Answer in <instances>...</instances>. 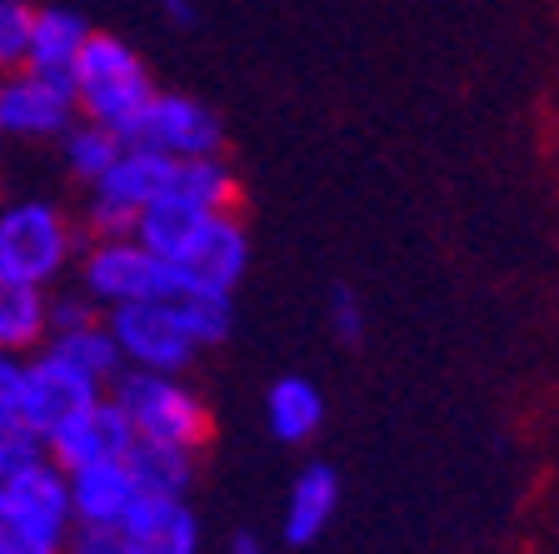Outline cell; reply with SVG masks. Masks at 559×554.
<instances>
[{"instance_id":"1","label":"cell","mask_w":559,"mask_h":554,"mask_svg":"<svg viewBox=\"0 0 559 554\" xmlns=\"http://www.w3.org/2000/svg\"><path fill=\"white\" fill-rule=\"evenodd\" d=\"M70 95H75V110H85L91 126H105V130H116V135H126L130 120L151 105L155 85L126 40L91 31L81 60H75V75H70Z\"/></svg>"},{"instance_id":"2","label":"cell","mask_w":559,"mask_h":554,"mask_svg":"<svg viewBox=\"0 0 559 554\" xmlns=\"http://www.w3.org/2000/svg\"><path fill=\"white\" fill-rule=\"evenodd\" d=\"M110 400H116L120 415L130 420L135 439H155V445H175V450L195 455L210 435V410L200 404V394L186 390L175 375L120 369Z\"/></svg>"},{"instance_id":"3","label":"cell","mask_w":559,"mask_h":554,"mask_svg":"<svg viewBox=\"0 0 559 554\" xmlns=\"http://www.w3.org/2000/svg\"><path fill=\"white\" fill-rule=\"evenodd\" d=\"M70 250H75V235L56 205L21 200V205L0 210V266L11 275L46 290L70 266Z\"/></svg>"},{"instance_id":"4","label":"cell","mask_w":559,"mask_h":554,"mask_svg":"<svg viewBox=\"0 0 559 554\" xmlns=\"http://www.w3.org/2000/svg\"><path fill=\"white\" fill-rule=\"evenodd\" d=\"M126 145H145V151H160L170 161H205V155H221L225 130L221 116L210 105L190 101V95H151V105L140 110L126 126Z\"/></svg>"},{"instance_id":"5","label":"cell","mask_w":559,"mask_h":554,"mask_svg":"<svg viewBox=\"0 0 559 554\" xmlns=\"http://www.w3.org/2000/svg\"><path fill=\"white\" fill-rule=\"evenodd\" d=\"M110 340H116L120 359L145 375H180L195 355V340L186 335V325L175 320L170 305L145 300V305H116L105 320Z\"/></svg>"},{"instance_id":"6","label":"cell","mask_w":559,"mask_h":554,"mask_svg":"<svg viewBox=\"0 0 559 554\" xmlns=\"http://www.w3.org/2000/svg\"><path fill=\"white\" fill-rule=\"evenodd\" d=\"M180 270L155 260L145 245L135 240H100L85 255V290L100 305H145V300H165L175 290Z\"/></svg>"},{"instance_id":"7","label":"cell","mask_w":559,"mask_h":554,"mask_svg":"<svg viewBox=\"0 0 559 554\" xmlns=\"http://www.w3.org/2000/svg\"><path fill=\"white\" fill-rule=\"evenodd\" d=\"M130 445H135V429L120 415V404L110 394H100L95 404H85L81 415H70L56 435L46 439V455L60 464L66 474L91 470V464H110L126 460Z\"/></svg>"},{"instance_id":"8","label":"cell","mask_w":559,"mask_h":554,"mask_svg":"<svg viewBox=\"0 0 559 554\" xmlns=\"http://www.w3.org/2000/svg\"><path fill=\"white\" fill-rule=\"evenodd\" d=\"M95 400H100V385H95L91 375H81L75 365L56 359L50 350L46 355H35V359H25V380H21V400H15V410H21L46 439L56 435L70 415H81L85 404H95Z\"/></svg>"},{"instance_id":"9","label":"cell","mask_w":559,"mask_h":554,"mask_svg":"<svg viewBox=\"0 0 559 554\" xmlns=\"http://www.w3.org/2000/svg\"><path fill=\"white\" fill-rule=\"evenodd\" d=\"M70 116H75V95L66 85L35 75V70H5L0 75V135H66Z\"/></svg>"},{"instance_id":"10","label":"cell","mask_w":559,"mask_h":554,"mask_svg":"<svg viewBox=\"0 0 559 554\" xmlns=\"http://www.w3.org/2000/svg\"><path fill=\"white\" fill-rule=\"evenodd\" d=\"M210 220H215V210L195 205V200L160 196V200H151V205L135 215V235H130V240L145 245L155 260H165V266L186 270L190 255H195V245L205 240Z\"/></svg>"},{"instance_id":"11","label":"cell","mask_w":559,"mask_h":554,"mask_svg":"<svg viewBox=\"0 0 559 554\" xmlns=\"http://www.w3.org/2000/svg\"><path fill=\"white\" fill-rule=\"evenodd\" d=\"M120 554H200V524L186 499L140 495L135 509L116 524Z\"/></svg>"},{"instance_id":"12","label":"cell","mask_w":559,"mask_h":554,"mask_svg":"<svg viewBox=\"0 0 559 554\" xmlns=\"http://www.w3.org/2000/svg\"><path fill=\"white\" fill-rule=\"evenodd\" d=\"M70 480V524H100V530H116L140 499V485L130 474L126 460L110 464H91V470L66 474Z\"/></svg>"},{"instance_id":"13","label":"cell","mask_w":559,"mask_h":554,"mask_svg":"<svg viewBox=\"0 0 559 554\" xmlns=\"http://www.w3.org/2000/svg\"><path fill=\"white\" fill-rule=\"evenodd\" d=\"M85 40H91V25L81 21L66 5H50V11H31V40H25V70L46 75V81L66 85L75 75V60H81Z\"/></svg>"},{"instance_id":"14","label":"cell","mask_w":559,"mask_h":554,"mask_svg":"<svg viewBox=\"0 0 559 554\" xmlns=\"http://www.w3.org/2000/svg\"><path fill=\"white\" fill-rule=\"evenodd\" d=\"M170 175H175V161L160 151H145V145H126L116 155V165L91 185L95 196L91 200H105V205H120L130 215L151 205V200L170 196Z\"/></svg>"},{"instance_id":"15","label":"cell","mask_w":559,"mask_h":554,"mask_svg":"<svg viewBox=\"0 0 559 554\" xmlns=\"http://www.w3.org/2000/svg\"><path fill=\"white\" fill-rule=\"evenodd\" d=\"M340 509V474L330 464H305L285 499V544H314Z\"/></svg>"},{"instance_id":"16","label":"cell","mask_w":559,"mask_h":554,"mask_svg":"<svg viewBox=\"0 0 559 554\" xmlns=\"http://www.w3.org/2000/svg\"><path fill=\"white\" fill-rule=\"evenodd\" d=\"M160 305H170L175 320L186 325V335L200 345H221L225 335H230V325H235V305H230V290H215L205 285V280L195 275H175V290L165 295Z\"/></svg>"},{"instance_id":"17","label":"cell","mask_w":559,"mask_h":554,"mask_svg":"<svg viewBox=\"0 0 559 554\" xmlns=\"http://www.w3.org/2000/svg\"><path fill=\"white\" fill-rule=\"evenodd\" d=\"M5 495H11L15 505L40 524V530L56 534V540H66L70 534V480H66V470H60L50 455L40 464H31L25 474L5 480Z\"/></svg>"},{"instance_id":"18","label":"cell","mask_w":559,"mask_h":554,"mask_svg":"<svg viewBox=\"0 0 559 554\" xmlns=\"http://www.w3.org/2000/svg\"><path fill=\"white\" fill-rule=\"evenodd\" d=\"M245 266H250V235H245V225L230 210V215L210 220V231H205V240L195 245V255H190L186 275L205 280V285H215V290H235Z\"/></svg>"},{"instance_id":"19","label":"cell","mask_w":559,"mask_h":554,"mask_svg":"<svg viewBox=\"0 0 559 554\" xmlns=\"http://www.w3.org/2000/svg\"><path fill=\"white\" fill-rule=\"evenodd\" d=\"M265 420L280 445H305L325 425V394H320V385L300 380V375H285L265 394Z\"/></svg>"},{"instance_id":"20","label":"cell","mask_w":559,"mask_h":554,"mask_svg":"<svg viewBox=\"0 0 559 554\" xmlns=\"http://www.w3.org/2000/svg\"><path fill=\"white\" fill-rule=\"evenodd\" d=\"M46 290L0 266V350L25 355V350L40 345L46 340Z\"/></svg>"},{"instance_id":"21","label":"cell","mask_w":559,"mask_h":554,"mask_svg":"<svg viewBox=\"0 0 559 554\" xmlns=\"http://www.w3.org/2000/svg\"><path fill=\"white\" fill-rule=\"evenodd\" d=\"M126 464L135 474L140 495H151V499H186L190 474H195V455L175 450V445H155V439H135Z\"/></svg>"},{"instance_id":"22","label":"cell","mask_w":559,"mask_h":554,"mask_svg":"<svg viewBox=\"0 0 559 554\" xmlns=\"http://www.w3.org/2000/svg\"><path fill=\"white\" fill-rule=\"evenodd\" d=\"M50 355L66 359V365H75L81 375H91L95 385L116 380L120 369H126V359H120V350H116V340H110V330H105V320H91V325H75V330L50 335Z\"/></svg>"},{"instance_id":"23","label":"cell","mask_w":559,"mask_h":554,"mask_svg":"<svg viewBox=\"0 0 559 554\" xmlns=\"http://www.w3.org/2000/svg\"><path fill=\"white\" fill-rule=\"evenodd\" d=\"M170 196H186L195 205L215 210V215H230L235 200H240V180L221 155H205V161H175L170 175Z\"/></svg>"},{"instance_id":"24","label":"cell","mask_w":559,"mask_h":554,"mask_svg":"<svg viewBox=\"0 0 559 554\" xmlns=\"http://www.w3.org/2000/svg\"><path fill=\"white\" fill-rule=\"evenodd\" d=\"M126 151V140L116 135V130L105 126H91V120H81V126H66V165L75 170V180L95 185L110 165H116V155Z\"/></svg>"},{"instance_id":"25","label":"cell","mask_w":559,"mask_h":554,"mask_svg":"<svg viewBox=\"0 0 559 554\" xmlns=\"http://www.w3.org/2000/svg\"><path fill=\"white\" fill-rule=\"evenodd\" d=\"M46 460V435L21 415V410H0V485L25 474L31 464Z\"/></svg>"},{"instance_id":"26","label":"cell","mask_w":559,"mask_h":554,"mask_svg":"<svg viewBox=\"0 0 559 554\" xmlns=\"http://www.w3.org/2000/svg\"><path fill=\"white\" fill-rule=\"evenodd\" d=\"M0 554H66V540L40 530V524L5 495V485H0Z\"/></svg>"},{"instance_id":"27","label":"cell","mask_w":559,"mask_h":554,"mask_svg":"<svg viewBox=\"0 0 559 554\" xmlns=\"http://www.w3.org/2000/svg\"><path fill=\"white\" fill-rule=\"evenodd\" d=\"M25 40H31V5L0 0V75L25 66Z\"/></svg>"},{"instance_id":"28","label":"cell","mask_w":559,"mask_h":554,"mask_svg":"<svg viewBox=\"0 0 559 554\" xmlns=\"http://www.w3.org/2000/svg\"><path fill=\"white\" fill-rule=\"evenodd\" d=\"M330 330L340 335V345H360L365 340V310H360V300H355L349 285L330 290Z\"/></svg>"},{"instance_id":"29","label":"cell","mask_w":559,"mask_h":554,"mask_svg":"<svg viewBox=\"0 0 559 554\" xmlns=\"http://www.w3.org/2000/svg\"><path fill=\"white\" fill-rule=\"evenodd\" d=\"M66 554H120V534L100 530V524H70Z\"/></svg>"},{"instance_id":"30","label":"cell","mask_w":559,"mask_h":554,"mask_svg":"<svg viewBox=\"0 0 559 554\" xmlns=\"http://www.w3.org/2000/svg\"><path fill=\"white\" fill-rule=\"evenodd\" d=\"M91 305L85 300H56L46 310V335H60V330H75V325H91Z\"/></svg>"},{"instance_id":"31","label":"cell","mask_w":559,"mask_h":554,"mask_svg":"<svg viewBox=\"0 0 559 554\" xmlns=\"http://www.w3.org/2000/svg\"><path fill=\"white\" fill-rule=\"evenodd\" d=\"M21 380H25V359L11 355V350H0V410H15Z\"/></svg>"},{"instance_id":"32","label":"cell","mask_w":559,"mask_h":554,"mask_svg":"<svg viewBox=\"0 0 559 554\" xmlns=\"http://www.w3.org/2000/svg\"><path fill=\"white\" fill-rule=\"evenodd\" d=\"M160 11L170 15L175 25H195V0H160Z\"/></svg>"},{"instance_id":"33","label":"cell","mask_w":559,"mask_h":554,"mask_svg":"<svg viewBox=\"0 0 559 554\" xmlns=\"http://www.w3.org/2000/svg\"><path fill=\"white\" fill-rule=\"evenodd\" d=\"M230 554H265V550H260V540H250V534H235Z\"/></svg>"}]
</instances>
